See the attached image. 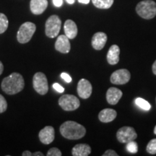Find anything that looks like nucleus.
Here are the masks:
<instances>
[{
  "label": "nucleus",
  "instance_id": "nucleus-1",
  "mask_svg": "<svg viewBox=\"0 0 156 156\" xmlns=\"http://www.w3.org/2000/svg\"><path fill=\"white\" fill-rule=\"evenodd\" d=\"M2 89L8 95H15L22 91L25 86L23 76L20 73H13L2 82Z\"/></svg>",
  "mask_w": 156,
  "mask_h": 156
},
{
  "label": "nucleus",
  "instance_id": "nucleus-2",
  "mask_svg": "<svg viewBox=\"0 0 156 156\" xmlns=\"http://www.w3.org/2000/svg\"><path fill=\"white\" fill-rule=\"evenodd\" d=\"M60 133L68 140H79L86 133V129L83 125L73 121H67L60 126Z\"/></svg>",
  "mask_w": 156,
  "mask_h": 156
},
{
  "label": "nucleus",
  "instance_id": "nucleus-3",
  "mask_svg": "<svg viewBox=\"0 0 156 156\" xmlns=\"http://www.w3.org/2000/svg\"><path fill=\"white\" fill-rule=\"evenodd\" d=\"M136 12L142 18L153 19L156 16V3L153 0H144L137 4Z\"/></svg>",
  "mask_w": 156,
  "mask_h": 156
},
{
  "label": "nucleus",
  "instance_id": "nucleus-4",
  "mask_svg": "<svg viewBox=\"0 0 156 156\" xmlns=\"http://www.w3.org/2000/svg\"><path fill=\"white\" fill-rule=\"evenodd\" d=\"M36 30V26L34 23L26 22L21 25L17 34V38L20 44H26L32 38Z\"/></svg>",
  "mask_w": 156,
  "mask_h": 156
},
{
  "label": "nucleus",
  "instance_id": "nucleus-5",
  "mask_svg": "<svg viewBox=\"0 0 156 156\" xmlns=\"http://www.w3.org/2000/svg\"><path fill=\"white\" fill-rule=\"evenodd\" d=\"M62 21L57 15H51L48 17L45 25V32L48 38H54L59 34Z\"/></svg>",
  "mask_w": 156,
  "mask_h": 156
},
{
  "label": "nucleus",
  "instance_id": "nucleus-6",
  "mask_svg": "<svg viewBox=\"0 0 156 156\" xmlns=\"http://www.w3.org/2000/svg\"><path fill=\"white\" fill-rule=\"evenodd\" d=\"M58 105L67 112L75 111L80 107V102L77 97L73 95H64L58 99Z\"/></svg>",
  "mask_w": 156,
  "mask_h": 156
},
{
  "label": "nucleus",
  "instance_id": "nucleus-7",
  "mask_svg": "<svg viewBox=\"0 0 156 156\" xmlns=\"http://www.w3.org/2000/svg\"><path fill=\"white\" fill-rule=\"evenodd\" d=\"M33 85L34 88L38 94L45 95L48 90V85L47 78L42 73H37L33 78Z\"/></svg>",
  "mask_w": 156,
  "mask_h": 156
},
{
  "label": "nucleus",
  "instance_id": "nucleus-8",
  "mask_svg": "<svg viewBox=\"0 0 156 156\" xmlns=\"http://www.w3.org/2000/svg\"><path fill=\"white\" fill-rule=\"evenodd\" d=\"M137 137L135 130L131 126H123L116 132V138L121 143H127Z\"/></svg>",
  "mask_w": 156,
  "mask_h": 156
},
{
  "label": "nucleus",
  "instance_id": "nucleus-9",
  "mask_svg": "<svg viewBox=\"0 0 156 156\" xmlns=\"http://www.w3.org/2000/svg\"><path fill=\"white\" fill-rule=\"evenodd\" d=\"M131 74L129 71L126 69H118L112 73L110 77L112 83L115 85H124L129 81Z\"/></svg>",
  "mask_w": 156,
  "mask_h": 156
},
{
  "label": "nucleus",
  "instance_id": "nucleus-10",
  "mask_svg": "<svg viewBox=\"0 0 156 156\" xmlns=\"http://www.w3.org/2000/svg\"><path fill=\"white\" fill-rule=\"evenodd\" d=\"M77 93L83 99H87L92 94V85L86 79H81L77 84Z\"/></svg>",
  "mask_w": 156,
  "mask_h": 156
},
{
  "label": "nucleus",
  "instance_id": "nucleus-11",
  "mask_svg": "<svg viewBox=\"0 0 156 156\" xmlns=\"http://www.w3.org/2000/svg\"><path fill=\"white\" fill-rule=\"evenodd\" d=\"M39 139L42 143L45 145H49L54 141L55 137V131L53 126H47L42 129L39 132Z\"/></svg>",
  "mask_w": 156,
  "mask_h": 156
},
{
  "label": "nucleus",
  "instance_id": "nucleus-12",
  "mask_svg": "<svg viewBox=\"0 0 156 156\" xmlns=\"http://www.w3.org/2000/svg\"><path fill=\"white\" fill-rule=\"evenodd\" d=\"M55 48L62 54L69 53L71 48L69 38L66 35H61L58 36L56 41Z\"/></svg>",
  "mask_w": 156,
  "mask_h": 156
},
{
  "label": "nucleus",
  "instance_id": "nucleus-13",
  "mask_svg": "<svg viewBox=\"0 0 156 156\" xmlns=\"http://www.w3.org/2000/svg\"><path fill=\"white\" fill-rule=\"evenodd\" d=\"M48 7L47 0H30V11L34 15H41Z\"/></svg>",
  "mask_w": 156,
  "mask_h": 156
},
{
  "label": "nucleus",
  "instance_id": "nucleus-14",
  "mask_svg": "<svg viewBox=\"0 0 156 156\" xmlns=\"http://www.w3.org/2000/svg\"><path fill=\"white\" fill-rule=\"evenodd\" d=\"M123 95L122 91L116 87H110L107 90L106 100L109 104L116 105L122 98Z\"/></svg>",
  "mask_w": 156,
  "mask_h": 156
},
{
  "label": "nucleus",
  "instance_id": "nucleus-15",
  "mask_svg": "<svg viewBox=\"0 0 156 156\" xmlns=\"http://www.w3.org/2000/svg\"><path fill=\"white\" fill-rule=\"evenodd\" d=\"M107 35L103 32H98L92 38V46L95 50H101L107 41Z\"/></svg>",
  "mask_w": 156,
  "mask_h": 156
},
{
  "label": "nucleus",
  "instance_id": "nucleus-16",
  "mask_svg": "<svg viewBox=\"0 0 156 156\" xmlns=\"http://www.w3.org/2000/svg\"><path fill=\"white\" fill-rule=\"evenodd\" d=\"M120 48L117 45H112L107 54V61L111 65H115L119 62Z\"/></svg>",
  "mask_w": 156,
  "mask_h": 156
},
{
  "label": "nucleus",
  "instance_id": "nucleus-17",
  "mask_svg": "<svg viewBox=\"0 0 156 156\" xmlns=\"http://www.w3.org/2000/svg\"><path fill=\"white\" fill-rule=\"evenodd\" d=\"M117 116V112L112 108H105L99 113L98 119L101 122L108 123L114 121Z\"/></svg>",
  "mask_w": 156,
  "mask_h": 156
},
{
  "label": "nucleus",
  "instance_id": "nucleus-18",
  "mask_svg": "<svg viewBox=\"0 0 156 156\" xmlns=\"http://www.w3.org/2000/svg\"><path fill=\"white\" fill-rule=\"evenodd\" d=\"M64 33L69 39L75 38L77 35V27L76 23L72 20H67L64 23Z\"/></svg>",
  "mask_w": 156,
  "mask_h": 156
},
{
  "label": "nucleus",
  "instance_id": "nucleus-19",
  "mask_svg": "<svg viewBox=\"0 0 156 156\" xmlns=\"http://www.w3.org/2000/svg\"><path fill=\"white\" fill-rule=\"evenodd\" d=\"M91 153V147L87 144H78L73 148V156H87Z\"/></svg>",
  "mask_w": 156,
  "mask_h": 156
},
{
  "label": "nucleus",
  "instance_id": "nucleus-20",
  "mask_svg": "<svg viewBox=\"0 0 156 156\" xmlns=\"http://www.w3.org/2000/svg\"><path fill=\"white\" fill-rule=\"evenodd\" d=\"M114 0H92L95 7L98 9H109L114 4Z\"/></svg>",
  "mask_w": 156,
  "mask_h": 156
},
{
  "label": "nucleus",
  "instance_id": "nucleus-21",
  "mask_svg": "<svg viewBox=\"0 0 156 156\" xmlns=\"http://www.w3.org/2000/svg\"><path fill=\"white\" fill-rule=\"evenodd\" d=\"M9 25V21L7 16L3 13H0V34L7 30Z\"/></svg>",
  "mask_w": 156,
  "mask_h": 156
},
{
  "label": "nucleus",
  "instance_id": "nucleus-22",
  "mask_svg": "<svg viewBox=\"0 0 156 156\" xmlns=\"http://www.w3.org/2000/svg\"><path fill=\"white\" fill-rule=\"evenodd\" d=\"M135 103L137 106H139L140 108L143 109L145 111H149L151 108V106L147 101L145 99L141 98H137L135 99Z\"/></svg>",
  "mask_w": 156,
  "mask_h": 156
},
{
  "label": "nucleus",
  "instance_id": "nucleus-23",
  "mask_svg": "<svg viewBox=\"0 0 156 156\" xmlns=\"http://www.w3.org/2000/svg\"><path fill=\"white\" fill-rule=\"evenodd\" d=\"M146 151L151 155L156 154V139H153L148 142Z\"/></svg>",
  "mask_w": 156,
  "mask_h": 156
},
{
  "label": "nucleus",
  "instance_id": "nucleus-24",
  "mask_svg": "<svg viewBox=\"0 0 156 156\" xmlns=\"http://www.w3.org/2000/svg\"><path fill=\"white\" fill-rule=\"evenodd\" d=\"M126 150L128 152L131 153H136L138 151V146L137 144L135 142L131 141L126 143Z\"/></svg>",
  "mask_w": 156,
  "mask_h": 156
},
{
  "label": "nucleus",
  "instance_id": "nucleus-25",
  "mask_svg": "<svg viewBox=\"0 0 156 156\" xmlns=\"http://www.w3.org/2000/svg\"><path fill=\"white\" fill-rule=\"evenodd\" d=\"M7 108V101L2 95L0 94V114L4 113Z\"/></svg>",
  "mask_w": 156,
  "mask_h": 156
},
{
  "label": "nucleus",
  "instance_id": "nucleus-26",
  "mask_svg": "<svg viewBox=\"0 0 156 156\" xmlns=\"http://www.w3.org/2000/svg\"><path fill=\"white\" fill-rule=\"evenodd\" d=\"M62 155V152L57 147H52L48 151L46 155L47 156H61Z\"/></svg>",
  "mask_w": 156,
  "mask_h": 156
},
{
  "label": "nucleus",
  "instance_id": "nucleus-27",
  "mask_svg": "<svg viewBox=\"0 0 156 156\" xmlns=\"http://www.w3.org/2000/svg\"><path fill=\"white\" fill-rule=\"evenodd\" d=\"M61 77L64 80V81L66 82V83H69L72 82V77H70V75H69V74H67L66 73H62L61 74Z\"/></svg>",
  "mask_w": 156,
  "mask_h": 156
},
{
  "label": "nucleus",
  "instance_id": "nucleus-28",
  "mask_svg": "<svg viewBox=\"0 0 156 156\" xmlns=\"http://www.w3.org/2000/svg\"><path fill=\"white\" fill-rule=\"evenodd\" d=\"M52 87H53V88L55 90L57 91L58 93H63L64 91V88L62 86V85H60L58 83H54L53 85H52Z\"/></svg>",
  "mask_w": 156,
  "mask_h": 156
},
{
  "label": "nucleus",
  "instance_id": "nucleus-29",
  "mask_svg": "<svg viewBox=\"0 0 156 156\" xmlns=\"http://www.w3.org/2000/svg\"><path fill=\"white\" fill-rule=\"evenodd\" d=\"M103 156H118L119 155L116 153V151L113 150H108L102 155Z\"/></svg>",
  "mask_w": 156,
  "mask_h": 156
},
{
  "label": "nucleus",
  "instance_id": "nucleus-30",
  "mask_svg": "<svg viewBox=\"0 0 156 156\" xmlns=\"http://www.w3.org/2000/svg\"><path fill=\"white\" fill-rule=\"evenodd\" d=\"M53 4L55 7H60L63 5V0H53Z\"/></svg>",
  "mask_w": 156,
  "mask_h": 156
},
{
  "label": "nucleus",
  "instance_id": "nucleus-31",
  "mask_svg": "<svg viewBox=\"0 0 156 156\" xmlns=\"http://www.w3.org/2000/svg\"><path fill=\"white\" fill-rule=\"evenodd\" d=\"M22 155L23 156H31V155H33V153H31L30 151H25L22 153Z\"/></svg>",
  "mask_w": 156,
  "mask_h": 156
},
{
  "label": "nucleus",
  "instance_id": "nucleus-32",
  "mask_svg": "<svg viewBox=\"0 0 156 156\" xmlns=\"http://www.w3.org/2000/svg\"><path fill=\"white\" fill-rule=\"evenodd\" d=\"M152 70H153V73L154 75H156V60L153 64V67H152Z\"/></svg>",
  "mask_w": 156,
  "mask_h": 156
},
{
  "label": "nucleus",
  "instance_id": "nucleus-33",
  "mask_svg": "<svg viewBox=\"0 0 156 156\" xmlns=\"http://www.w3.org/2000/svg\"><path fill=\"white\" fill-rule=\"evenodd\" d=\"M78 2H79L80 3L87 5V4H89L90 2V0H78Z\"/></svg>",
  "mask_w": 156,
  "mask_h": 156
},
{
  "label": "nucleus",
  "instance_id": "nucleus-34",
  "mask_svg": "<svg viewBox=\"0 0 156 156\" xmlns=\"http://www.w3.org/2000/svg\"><path fill=\"white\" fill-rule=\"evenodd\" d=\"M33 155H34V156H44V155L41 153V152H36V153H33Z\"/></svg>",
  "mask_w": 156,
  "mask_h": 156
},
{
  "label": "nucleus",
  "instance_id": "nucleus-35",
  "mask_svg": "<svg viewBox=\"0 0 156 156\" xmlns=\"http://www.w3.org/2000/svg\"><path fill=\"white\" fill-rule=\"evenodd\" d=\"M3 70H4V66H3V64L2 63V62L0 61V75H2L3 73Z\"/></svg>",
  "mask_w": 156,
  "mask_h": 156
},
{
  "label": "nucleus",
  "instance_id": "nucleus-36",
  "mask_svg": "<svg viewBox=\"0 0 156 156\" xmlns=\"http://www.w3.org/2000/svg\"><path fill=\"white\" fill-rule=\"evenodd\" d=\"M66 2H67L68 4H69V5H73V4L75 3V0H66Z\"/></svg>",
  "mask_w": 156,
  "mask_h": 156
},
{
  "label": "nucleus",
  "instance_id": "nucleus-37",
  "mask_svg": "<svg viewBox=\"0 0 156 156\" xmlns=\"http://www.w3.org/2000/svg\"><path fill=\"white\" fill-rule=\"evenodd\" d=\"M154 134H156V126H155V128H154Z\"/></svg>",
  "mask_w": 156,
  "mask_h": 156
},
{
  "label": "nucleus",
  "instance_id": "nucleus-38",
  "mask_svg": "<svg viewBox=\"0 0 156 156\" xmlns=\"http://www.w3.org/2000/svg\"><path fill=\"white\" fill-rule=\"evenodd\" d=\"M155 101H156V99H155Z\"/></svg>",
  "mask_w": 156,
  "mask_h": 156
}]
</instances>
